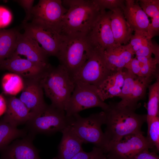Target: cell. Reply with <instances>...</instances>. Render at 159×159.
I'll list each match as a JSON object with an SVG mask.
<instances>
[{"label":"cell","mask_w":159,"mask_h":159,"mask_svg":"<svg viewBox=\"0 0 159 159\" xmlns=\"http://www.w3.org/2000/svg\"><path fill=\"white\" fill-rule=\"evenodd\" d=\"M62 3L69 9L61 23L59 34L65 37H86L102 11L95 0H62Z\"/></svg>","instance_id":"1"},{"label":"cell","mask_w":159,"mask_h":159,"mask_svg":"<svg viewBox=\"0 0 159 159\" xmlns=\"http://www.w3.org/2000/svg\"><path fill=\"white\" fill-rule=\"evenodd\" d=\"M136 108L110 102L104 111L106 127L104 133L109 142L120 140L125 136L143 133L141 127L146 122V115L136 113Z\"/></svg>","instance_id":"2"},{"label":"cell","mask_w":159,"mask_h":159,"mask_svg":"<svg viewBox=\"0 0 159 159\" xmlns=\"http://www.w3.org/2000/svg\"><path fill=\"white\" fill-rule=\"evenodd\" d=\"M39 79L51 105L65 111L75 85L67 70L60 64L54 67L49 64Z\"/></svg>","instance_id":"3"},{"label":"cell","mask_w":159,"mask_h":159,"mask_svg":"<svg viewBox=\"0 0 159 159\" xmlns=\"http://www.w3.org/2000/svg\"><path fill=\"white\" fill-rule=\"evenodd\" d=\"M61 37L57 57L72 77L86 61L94 47L86 37Z\"/></svg>","instance_id":"4"},{"label":"cell","mask_w":159,"mask_h":159,"mask_svg":"<svg viewBox=\"0 0 159 159\" xmlns=\"http://www.w3.org/2000/svg\"><path fill=\"white\" fill-rule=\"evenodd\" d=\"M69 126L83 143H90L104 150L109 142L102 130L105 123L104 111L93 113L87 117H82L78 113L67 117Z\"/></svg>","instance_id":"5"},{"label":"cell","mask_w":159,"mask_h":159,"mask_svg":"<svg viewBox=\"0 0 159 159\" xmlns=\"http://www.w3.org/2000/svg\"><path fill=\"white\" fill-rule=\"evenodd\" d=\"M26 124L28 134L34 137L38 133L51 134L61 132L69 125V122L64 111L51 104H46L40 111L32 113Z\"/></svg>","instance_id":"6"},{"label":"cell","mask_w":159,"mask_h":159,"mask_svg":"<svg viewBox=\"0 0 159 159\" xmlns=\"http://www.w3.org/2000/svg\"><path fill=\"white\" fill-rule=\"evenodd\" d=\"M112 72L106 62L104 50L94 47L88 59L72 78L74 83L97 87Z\"/></svg>","instance_id":"7"},{"label":"cell","mask_w":159,"mask_h":159,"mask_svg":"<svg viewBox=\"0 0 159 159\" xmlns=\"http://www.w3.org/2000/svg\"><path fill=\"white\" fill-rule=\"evenodd\" d=\"M143 133L126 136L120 140L109 142L104 151L109 159H134L136 155L153 147Z\"/></svg>","instance_id":"8"},{"label":"cell","mask_w":159,"mask_h":159,"mask_svg":"<svg viewBox=\"0 0 159 159\" xmlns=\"http://www.w3.org/2000/svg\"><path fill=\"white\" fill-rule=\"evenodd\" d=\"M75 84L74 89L65 110L67 117L94 107H100L103 111L107 109L108 104L99 97L96 87L79 82Z\"/></svg>","instance_id":"9"},{"label":"cell","mask_w":159,"mask_h":159,"mask_svg":"<svg viewBox=\"0 0 159 159\" xmlns=\"http://www.w3.org/2000/svg\"><path fill=\"white\" fill-rule=\"evenodd\" d=\"M67 9L61 0H40L34 6L31 22L42 25L59 33L63 18Z\"/></svg>","instance_id":"10"},{"label":"cell","mask_w":159,"mask_h":159,"mask_svg":"<svg viewBox=\"0 0 159 159\" xmlns=\"http://www.w3.org/2000/svg\"><path fill=\"white\" fill-rule=\"evenodd\" d=\"M24 33L40 44L48 57H57L62 37L56 31L42 25L31 22L22 23Z\"/></svg>","instance_id":"11"},{"label":"cell","mask_w":159,"mask_h":159,"mask_svg":"<svg viewBox=\"0 0 159 159\" xmlns=\"http://www.w3.org/2000/svg\"><path fill=\"white\" fill-rule=\"evenodd\" d=\"M111 12L102 11L98 19L86 37L93 47L104 51L117 45L110 26Z\"/></svg>","instance_id":"12"},{"label":"cell","mask_w":159,"mask_h":159,"mask_svg":"<svg viewBox=\"0 0 159 159\" xmlns=\"http://www.w3.org/2000/svg\"><path fill=\"white\" fill-rule=\"evenodd\" d=\"M44 65L21 58L13 54L0 62V70H6L16 74L23 79L39 78L49 64Z\"/></svg>","instance_id":"13"},{"label":"cell","mask_w":159,"mask_h":159,"mask_svg":"<svg viewBox=\"0 0 159 159\" xmlns=\"http://www.w3.org/2000/svg\"><path fill=\"white\" fill-rule=\"evenodd\" d=\"M23 79L24 87L19 99L31 112L36 113L47 104L39 78Z\"/></svg>","instance_id":"14"},{"label":"cell","mask_w":159,"mask_h":159,"mask_svg":"<svg viewBox=\"0 0 159 159\" xmlns=\"http://www.w3.org/2000/svg\"><path fill=\"white\" fill-rule=\"evenodd\" d=\"M34 137L28 134L17 140L1 151V159H41L39 151L33 145ZM52 159H57L54 157Z\"/></svg>","instance_id":"15"},{"label":"cell","mask_w":159,"mask_h":159,"mask_svg":"<svg viewBox=\"0 0 159 159\" xmlns=\"http://www.w3.org/2000/svg\"><path fill=\"white\" fill-rule=\"evenodd\" d=\"M13 54L24 55L27 59L44 65L49 64L48 57L38 43L24 33L18 32L16 48Z\"/></svg>","instance_id":"16"},{"label":"cell","mask_w":159,"mask_h":159,"mask_svg":"<svg viewBox=\"0 0 159 159\" xmlns=\"http://www.w3.org/2000/svg\"><path fill=\"white\" fill-rule=\"evenodd\" d=\"M124 68L112 71L97 87V93L103 101L120 95L125 77Z\"/></svg>","instance_id":"17"},{"label":"cell","mask_w":159,"mask_h":159,"mask_svg":"<svg viewBox=\"0 0 159 159\" xmlns=\"http://www.w3.org/2000/svg\"><path fill=\"white\" fill-rule=\"evenodd\" d=\"M124 17L133 31L147 32L150 23L148 16L137 1L125 0L122 10Z\"/></svg>","instance_id":"18"},{"label":"cell","mask_w":159,"mask_h":159,"mask_svg":"<svg viewBox=\"0 0 159 159\" xmlns=\"http://www.w3.org/2000/svg\"><path fill=\"white\" fill-rule=\"evenodd\" d=\"M6 100L7 107L3 120L17 127L30 120L32 113L19 99L11 96Z\"/></svg>","instance_id":"19"},{"label":"cell","mask_w":159,"mask_h":159,"mask_svg":"<svg viewBox=\"0 0 159 159\" xmlns=\"http://www.w3.org/2000/svg\"><path fill=\"white\" fill-rule=\"evenodd\" d=\"M107 64L112 71L123 70L135 53L128 44L117 45L104 51Z\"/></svg>","instance_id":"20"},{"label":"cell","mask_w":159,"mask_h":159,"mask_svg":"<svg viewBox=\"0 0 159 159\" xmlns=\"http://www.w3.org/2000/svg\"><path fill=\"white\" fill-rule=\"evenodd\" d=\"M62 137L58 147L57 159H71L83 150L81 140L69 125L61 132Z\"/></svg>","instance_id":"21"},{"label":"cell","mask_w":159,"mask_h":159,"mask_svg":"<svg viewBox=\"0 0 159 159\" xmlns=\"http://www.w3.org/2000/svg\"><path fill=\"white\" fill-rule=\"evenodd\" d=\"M111 11L110 24L115 43L119 45L126 44L132 35L133 30L126 21L122 9Z\"/></svg>","instance_id":"22"},{"label":"cell","mask_w":159,"mask_h":159,"mask_svg":"<svg viewBox=\"0 0 159 159\" xmlns=\"http://www.w3.org/2000/svg\"><path fill=\"white\" fill-rule=\"evenodd\" d=\"M19 32L14 29H0V62L9 58L15 52Z\"/></svg>","instance_id":"23"},{"label":"cell","mask_w":159,"mask_h":159,"mask_svg":"<svg viewBox=\"0 0 159 159\" xmlns=\"http://www.w3.org/2000/svg\"><path fill=\"white\" fill-rule=\"evenodd\" d=\"M138 3L147 16L152 18L148 30L149 37L152 39L159 32V0H140Z\"/></svg>","instance_id":"24"},{"label":"cell","mask_w":159,"mask_h":159,"mask_svg":"<svg viewBox=\"0 0 159 159\" xmlns=\"http://www.w3.org/2000/svg\"><path fill=\"white\" fill-rule=\"evenodd\" d=\"M25 129H19L2 119L0 120V150L6 148L12 141L26 135Z\"/></svg>","instance_id":"25"},{"label":"cell","mask_w":159,"mask_h":159,"mask_svg":"<svg viewBox=\"0 0 159 159\" xmlns=\"http://www.w3.org/2000/svg\"><path fill=\"white\" fill-rule=\"evenodd\" d=\"M153 79L137 77L127 106L137 109L139 107L140 105L138 102L145 99L147 89Z\"/></svg>","instance_id":"26"},{"label":"cell","mask_w":159,"mask_h":159,"mask_svg":"<svg viewBox=\"0 0 159 159\" xmlns=\"http://www.w3.org/2000/svg\"><path fill=\"white\" fill-rule=\"evenodd\" d=\"M156 81L148 87V99L147 105L146 115L147 124L155 117L159 116V76Z\"/></svg>","instance_id":"27"},{"label":"cell","mask_w":159,"mask_h":159,"mask_svg":"<svg viewBox=\"0 0 159 159\" xmlns=\"http://www.w3.org/2000/svg\"><path fill=\"white\" fill-rule=\"evenodd\" d=\"M1 86L5 94L15 95L22 91L24 87V80L19 75L14 73H7L3 76Z\"/></svg>","instance_id":"28"},{"label":"cell","mask_w":159,"mask_h":159,"mask_svg":"<svg viewBox=\"0 0 159 159\" xmlns=\"http://www.w3.org/2000/svg\"><path fill=\"white\" fill-rule=\"evenodd\" d=\"M139 61L141 67V77L151 78L159 76L157 69V61L151 57H135Z\"/></svg>","instance_id":"29"},{"label":"cell","mask_w":159,"mask_h":159,"mask_svg":"<svg viewBox=\"0 0 159 159\" xmlns=\"http://www.w3.org/2000/svg\"><path fill=\"white\" fill-rule=\"evenodd\" d=\"M125 69L124 84L120 95L121 100L118 102L122 105L127 106L128 103L135 80L137 76Z\"/></svg>","instance_id":"30"},{"label":"cell","mask_w":159,"mask_h":159,"mask_svg":"<svg viewBox=\"0 0 159 159\" xmlns=\"http://www.w3.org/2000/svg\"><path fill=\"white\" fill-rule=\"evenodd\" d=\"M147 140L153 147V151L157 153L159 151V117L152 119L147 124Z\"/></svg>","instance_id":"31"},{"label":"cell","mask_w":159,"mask_h":159,"mask_svg":"<svg viewBox=\"0 0 159 159\" xmlns=\"http://www.w3.org/2000/svg\"><path fill=\"white\" fill-rule=\"evenodd\" d=\"M134 32V34L132 35L128 44L135 53L142 46L152 41V39L149 37L147 32Z\"/></svg>","instance_id":"32"},{"label":"cell","mask_w":159,"mask_h":159,"mask_svg":"<svg viewBox=\"0 0 159 159\" xmlns=\"http://www.w3.org/2000/svg\"><path fill=\"white\" fill-rule=\"evenodd\" d=\"M106 156L102 148L94 146L91 151L86 152L82 150L71 159H105Z\"/></svg>","instance_id":"33"},{"label":"cell","mask_w":159,"mask_h":159,"mask_svg":"<svg viewBox=\"0 0 159 159\" xmlns=\"http://www.w3.org/2000/svg\"><path fill=\"white\" fill-rule=\"evenodd\" d=\"M153 54L155 58L159 62V46L155 45L151 41L148 44L141 47L135 53V57L142 56L149 57Z\"/></svg>","instance_id":"34"},{"label":"cell","mask_w":159,"mask_h":159,"mask_svg":"<svg viewBox=\"0 0 159 159\" xmlns=\"http://www.w3.org/2000/svg\"><path fill=\"white\" fill-rule=\"evenodd\" d=\"M101 11L108 9L113 11L117 9L123 10L125 6V0H95Z\"/></svg>","instance_id":"35"},{"label":"cell","mask_w":159,"mask_h":159,"mask_svg":"<svg viewBox=\"0 0 159 159\" xmlns=\"http://www.w3.org/2000/svg\"><path fill=\"white\" fill-rule=\"evenodd\" d=\"M19 4L24 9L26 12V16L22 23L27 22L31 19L33 7L34 0H14Z\"/></svg>","instance_id":"36"},{"label":"cell","mask_w":159,"mask_h":159,"mask_svg":"<svg viewBox=\"0 0 159 159\" xmlns=\"http://www.w3.org/2000/svg\"><path fill=\"white\" fill-rule=\"evenodd\" d=\"M12 18V15L10 11L6 8L0 6V28L8 25Z\"/></svg>","instance_id":"37"},{"label":"cell","mask_w":159,"mask_h":159,"mask_svg":"<svg viewBox=\"0 0 159 159\" xmlns=\"http://www.w3.org/2000/svg\"><path fill=\"white\" fill-rule=\"evenodd\" d=\"M124 68L138 76L141 77L140 64L135 57L132 59L125 66Z\"/></svg>","instance_id":"38"},{"label":"cell","mask_w":159,"mask_h":159,"mask_svg":"<svg viewBox=\"0 0 159 159\" xmlns=\"http://www.w3.org/2000/svg\"><path fill=\"white\" fill-rule=\"evenodd\" d=\"M134 159H159V156L157 153L146 149L138 154Z\"/></svg>","instance_id":"39"},{"label":"cell","mask_w":159,"mask_h":159,"mask_svg":"<svg viewBox=\"0 0 159 159\" xmlns=\"http://www.w3.org/2000/svg\"><path fill=\"white\" fill-rule=\"evenodd\" d=\"M7 105L6 99L0 95V116L5 113Z\"/></svg>","instance_id":"40"},{"label":"cell","mask_w":159,"mask_h":159,"mask_svg":"<svg viewBox=\"0 0 159 159\" xmlns=\"http://www.w3.org/2000/svg\"><path fill=\"white\" fill-rule=\"evenodd\" d=\"M105 159H109L108 158H107V156H106V158Z\"/></svg>","instance_id":"41"}]
</instances>
